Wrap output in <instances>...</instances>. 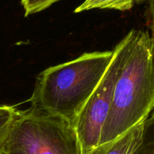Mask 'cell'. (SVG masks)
Wrapping results in <instances>:
<instances>
[{"label":"cell","instance_id":"obj_1","mask_svg":"<svg viewBox=\"0 0 154 154\" xmlns=\"http://www.w3.org/2000/svg\"><path fill=\"white\" fill-rule=\"evenodd\" d=\"M99 145L112 141L144 123L154 110V38L148 31L132 29Z\"/></svg>","mask_w":154,"mask_h":154},{"label":"cell","instance_id":"obj_2","mask_svg":"<svg viewBox=\"0 0 154 154\" xmlns=\"http://www.w3.org/2000/svg\"><path fill=\"white\" fill-rule=\"evenodd\" d=\"M114 51L84 53L41 72L30 98L31 108L74 128L85 104L103 78Z\"/></svg>","mask_w":154,"mask_h":154},{"label":"cell","instance_id":"obj_3","mask_svg":"<svg viewBox=\"0 0 154 154\" xmlns=\"http://www.w3.org/2000/svg\"><path fill=\"white\" fill-rule=\"evenodd\" d=\"M1 154H81L74 128L61 119L30 108L19 111Z\"/></svg>","mask_w":154,"mask_h":154},{"label":"cell","instance_id":"obj_4","mask_svg":"<svg viewBox=\"0 0 154 154\" xmlns=\"http://www.w3.org/2000/svg\"><path fill=\"white\" fill-rule=\"evenodd\" d=\"M128 38L114 48L109 66L93 94L81 110L74 129L81 154H89L99 145L102 128L111 110L114 87L126 55Z\"/></svg>","mask_w":154,"mask_h":154},{"label":"cell","instance_id":"obj_5","mask_svg":"<svg viewBox=\"0 0 154 154\" xmlns=\"http://www.w3.org/2000/svg\"><path fill=\"white\" fill-rule=\"evenodd\" d=\"M145 122L135 126L114 141L99 145L89 154H134L142 143Z\"/></svg>","mask_w":154,"mask_h":154},{"label":"cell","instance_id":"obj_6","mask_svg":"<svg viewBox=\"0 0 154 154\" xmlns=\"http://www.w3.org/2000/svg\"><path fill=\"white\" fill-rule=\"evenodd\" d=\"M137 0H85L75 10V13L85 11L95 8L114 9L125 11L134 6Z\"/></svg>","mask_w":154,"mask_h":154},{"label":"cell","instance_id":"obj_7","mask_svg":"<svg viewBox=\"0 0 154 154\" xmlns=\"http://www.w3.org/2000/svg\"><path fill=\"white\" fill-rule=\"evenodd\" d=\"M18 112L19 110L13 106H0V145L7 135Z\"/></svg>","mask_w":154,"mask_h":154},{"label":"cell","instance_id":"obj_8","mask_svg":"<svg viewBox=\"0 0 154 154\" xmlns=\"http://www.w3.org/2000/svg\"><path fill=\"white\" fill-rule=\"evenodd\" d=\"M134 154H154V119L146 120L142 143Z\"/></svg>","mask_w":154,"mask_h":154},{"label":"cell","instance_id":"obj_9","mask_svg":"<svg viewBox=\"0 0 154 154\" xmlns=\"http://www.w3.org/2000/svg\"><path fill=\"white\" fill-rule=\"evenodd\" d=\"M61 0H21L25 17L38 13Z\"/></svg>","mask_w":154,"mask_h":154},{"label":"cell","instance_id":"obj_10","mask_svg":"<svg viewBox=\"0 0 154 154\" xmlns=\"http://www.w3.org/2000/svg\"><path fill=\"white\" fill-rule=\"evenodd\" d=\"M147 5L149 27L151 30V36L154 38V0H144Z\"/></svg>","mask_w":154,"mask_h":154},{"label":"cell","instance_id":"obj_11","mask_svg":"<svg viewBox=\"0 0 154 154\" xmlns=\"http://www.w3.org/2000/svg\"><path fill=\"white\" fill-rule=\"evenodd\" d=\"M150 118H153V119H154V110H153V114H152V116H151V117H150Z\"/></svg>","mask_w":154,"mask_h":154},{"label":"cell","instance_id":"obj_12","mask_svg":"<svg viewBox=\"0 0 154 154\" xmlns=\"http://www.w3.org/2000/svg\"><path fill=\"white\" fill-rule=\"evenodd\" d=\"M0 154H1V153H0Z\"/></svg>","mask_w":154,"mask_h":154}]
</instances>
